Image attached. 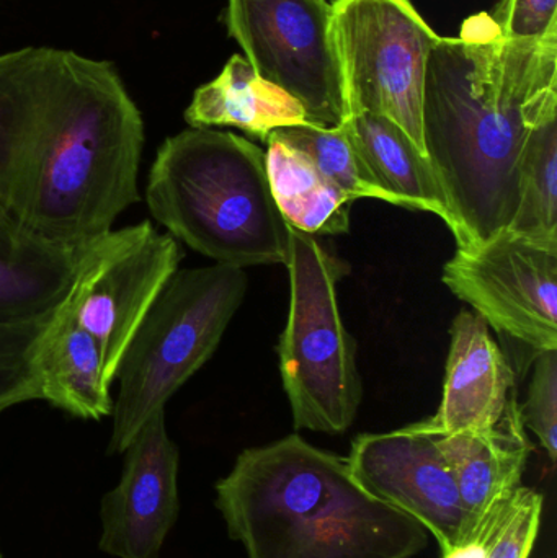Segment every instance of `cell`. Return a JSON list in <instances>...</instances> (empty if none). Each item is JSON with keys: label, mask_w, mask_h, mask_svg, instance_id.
I'll list each match as a JSON object with an SVG mask.
<instances>
[{"label": "cell", "mask_w": 557, "mask_h": 558, "mask_svg": "<svg viewBox=\"0 0 557 558\" xmlns=\"http://www.w3.org/2000/svg\"><path fill=\"white\" fill-rule=\"evenodd\" d=\"M144 121L111 62L28 46L0 54V218L82 251L140 202Z\"/></svg>", "instance_id": "cell-1"}, {"label": "cell", "mask_w": 557, "mask_h": 558, "mask_svg": "<svg viewBox=\"0 0 557 558\" xmlns=\"http://www.w3.org/2000/svg\"><path fill=\"white\" fill-rule=\"evenodd\" d=\"M557 114V35L538 41L440 36L422 95L425 153L447 196L458 248L506 232L532 131Z\"/></svg>", "instance_id": "cell-2"}, {"label": "cell", "mask_w": 557, "mask_h": 558, "mask_svg": "<svg viewBox=\"0 0 557 558\" xmlns=\"http://www.w3.org/2000/svg\"><path fill=\"white\" fill-rule=\"evenodd\" d=\"M216 507L247 558H412L431 536L360 487L346 458L298 435L242 452Z\"/></svg>", "instance_id": "cell-3"}, {"label": "cell", "mask_w": 557, "mask_h": 558, "mask_svg": "<svg viewBox=\"0 0 557 558\" xmlns=\"http://www.w3.org/2000/svg\"><path fill=\"white\" fill-rule=\"evenodd\" d=\"M146 203L175 241L216 264L287 265L293 228L271 195L264 150L245 137L213 128L167 137Z\"/></svg>", "instance_id": "cell-4"}, {"label": "cell", "mask_w": 557, "mask_h": 558, "mask_svg": "<svg viewBox=\"0 0 557 558\" xmlns=\"http://www.w3.org/2000/svg\"><path fill=\"white\" fill-rule=\"evenodd\" d=\"M242 268L177 270L134 331L117 371L108 454H123L134 436L218 350L244 301ZM114 379V380H117Z\"/></svg>", "instance_id": "cell-5"}, {"label": "cell", "mask_w": 557, "mask_h": 558, "mask_svg": "<svg viewBox=\"0 0 557 558\" xmlns=\"http://www.w3.org/2000/svg\"><path fill=\"white\" fill-rule=\"evenodd\" d=\"M290 314L278 344L281 383L296 429L337 435L352 426L362 403L356 344L337 301L346 268L313 235L291 229Z\"/></svg>", "instance_id": "cell-6"}, {"label": "cell", "mask_w": 557, "mask_h": 558, "mask_svg": "<svg viewBox=\"0 0 557 558\" xmlns=\"http://www.w3.org/2000/svg\"><path fill=\"white\" fill-rule=\"evenodd\" d=\"M332 33L349 113L388 118L427 157L422 95L440 36L411 0H336Z\"/></svg>", "instance_id": "cell-7"}, {"label": "cell", "mask_w": 557, "mask_h": 558, "mask_svg": "<svg viewBox=\"0 0 557 558\" xmlns=\"http://www.w3.org/2000/svg\"><path fill=\"white\" fill-rule=\"evenodd\" d=\"M226 25L258 77L300 101L307 123L349 120L327 0H228Z\"/></svg>", "instance_id": "cell-8"}, {"label": "cell", "mask_w": 557, "mask_h": 558, "mask_svg": "<svg viewBox=\"0 0 557 558\" xmlns=\"http://www.w3.org/2000/svg\"><path fill=\"white\" fill-rule=\"evenodd\" d=\"M182 258L179 242L150 221L111 229L82 254L62 304L97 340L110 386L134 331Z\"/></svg>", "instance_id": "cell-9"}, {"label": "cell", "mask_w": 557, "mask_h": 558, "mask_svg": "<svg viewBox=\"0 0 557 558\" xmlns=\"http://www.w3.org/2000/svg\"><path fill=\"white\" fill-rule=\"evenodd\" d=\"M441 279L500 335L535 353L557 350V251L506 231L458 248Z\"/></svg>", "instance_id": "cell-10"}, {"label": "cell", "mask_w": 557, "mask_h": 558, "mask_svg": "<svg viewBox=\"0 0 557 558\" xmlns=\"http://www.w3.org/2000/svg\"><path fill=\"white\" fill-rule=\"evenodd\" d=\"M346 459L360 487L417 521L435 537L441 554L470 533V518L438 435L421 422L396 432L360 435Z\"/></svg>", "instance_id": "cell-11"}, {"label": "cell", "mask_w": 557, "mask_h": 558, "mask_svg": "<svg viewBox=\"0 0 557 558\" xmlns=\"http://www.w3.org/2000/svg\"><path fill=\"white\" fill-rule=\"evenodd\" d=\"M120 484L101 500L100 549L117 558H154L179 517V448L166 412L124 449Z\"/></svg>", "instance_id": "cell-12"}, {"label": "cell", "mask_w": 557, "mask_h": 558, "mask_svg": "<svg viewBox=\"0 0 557 558\" xmlns=\"http://www.w3.org/2000/svg\"><path fill=\"white\" fill-rule=\"evenodd\" d=\"M513 387L516 371L491 337L487 322L476 312L461 311L451 325L440 407L421 425L438 436L486 432L506 415Z\"/></svg>", "instance_id": "cell-13"}, {"label": "cell", "mask_w": 557, "mask_h": 558, "mask_svg": "<svg viewBox=\"0 0 557 558\" xmlns=\"http://www.w3.org/2000/svg\"><path fill=\"white\" fill-rule=\"evenodd\" d=\"M438 446L457 478L461 504L470 518V533L522 487L532 451L517 396L499 425L486 432L438 436Z\"/></svg>", "instance_id": "cell-14"}, {"label": "cell", "mask_w": 557, "mask_h": 558, "mask_svg": "<svg viewBox=\"0 0 557 558\" xmlns=\"http://www.w3.org/2000/svg\"><path fill=\"white\" fill-rule=\"evenodd\" d=\"M36 374L41 400L49 405L82 420H101L113 413L100 347L64 304L56 308L43 331Z\"/></svg>", "instance_id": "cell-15"}, {"label": "cell", "mask_w": 557, "mask_h": 558, "mask_svg": "<svg viewBox=\"0 0 557 558\" xmlns=\"http://www.w3.org/2000/svg\"><path fill=\"white\" fill-rule=\"evenodd\" d=\"M185 121L190 128H238L264 143L274 131L307 123L300 101L258 77L241 54L232 56L215 81L196 88Z\"/></svg>", "instance_id": "cell-16"}, {"label": "cell", "mask_w": 557, "mask_h": 558, "mask_svg": "<svg viewBox=\"0 0 557 558\" xmlns=\"http://www.w3.org/2000/svg\"><path fill=\"white\" fill-rule=\"evenodd\" d=\"M343 128L373 179L398 206L438 216L455 235L457 225L431 160L398 124L379 114L356 113Z\"/></svg>", "instance_id": "cell-17"}, {"label": "cell", "mask_w": 557, "mask_h": 558, "mask_svg": "<svg viewBox=\"0 0 557 558\" xmlns=\"http://www.w3.org/2000/svg\"><path fill=\"white\" fill-rule=\"evenodd\" d=\"M85 248L46 244L0 218V318L36 317L58 308Z\"/></svg>", "instance_id": "cell-18"}, {"label": "cell", "mask_w": 557, "mask_h": 558, "mask_svg": "<svg viewBox=\"0 0 557 558\" xmlns=\"http://www.w3.org/2000/svg\"><path fill=\"white\" fill-rule=\"evenodd\" d=\"M265 143L271 195L288 225L307 235L347 234L355 199L327 179L303 150L274 134Z\"/></svg>", "instance_id": "cell-19"}, {"label": "cell", "mask_w": 557, "mask_h": 558, "mask_svg": "<svg viewBox=\"0 0 557 558\" xmlns=\"http://www.w3.org/2000/svg\"><path fill=\"white\" fill-rule=\"evenodd\" d=\"M507 231L557 251V114L530 134L520 162L519 206Z\"/></svg>", "instance_id": "cell-20"}, {"label": "cell", "mask_w": 557, "mask_h": 558, "mask_svg": "<svg viewBox=\"0 0 557 558\" xmlns=\"http://www.w3.org/2000/svg\"><path fill=\"white\" fill-rule=\"evenodd\" d=\"M271 134L303 150L327 179L332 180L355 202L360 198H373L398 206L395 196L385 192L373 179L343 124L339 128H320L304 123L281 128Z\"/></svg>", "instance_id": "cell-21"}, {"label": "cell", "mask_w": 557, "mask_h": 558, "mask_svg": "<svg viewBox=\"0 0 557 558\" xmlns=\"http://www.w3.org/2000/svg\"><path fill=\"white\" fill-rule=\"evenodd\" d=\"M55 311L36 317L0 318V415L20 403L41 400L36 350Z\"/></svg>", "instance_id": "cell-22"}, {"label": "cell", "mask_w": 557, "mask_h": 558, "mask_svg": "<svg viewBox=\"0 0 557 558\" xmlns=\"http://www.w3.org/2000/svg\"><path fill=\"white\" fill-rule=\"evenodd\" d=\"M542 514L543 495L523 485L517 488L494 518L487 558H530Z\"/></svg>", "instance_id": "cell-23"}, {"label": "cell", "mask_w": 557, "mask_h": 558, "mask_svg": "<svg viewBox=\"0 0 557 558\" xmlns=\"http://www.w3.org/2000/svg\"><path fill=\"white\" fill-rule=\"evenodd\" d=\"M557 350L538 351L525 403H520L523 425L532 429L553 464L557 458Z\"/></svg>", "instance_id": "cell-24"}, {"label": "cell", "mask_w": 557, "mask_h": 558, "mask_svg": "<svg viewBox=\"0 0 557 558\" xmlns=\"http://www.w3.org/2000/svg\"><path fill=\"white\" fill-rule=\"evenodd\" d=\"M491 20L502 38L538 41L557 35V0H500Z\"/></svg>", "instance_id": "cell-25"}]
</instances>
